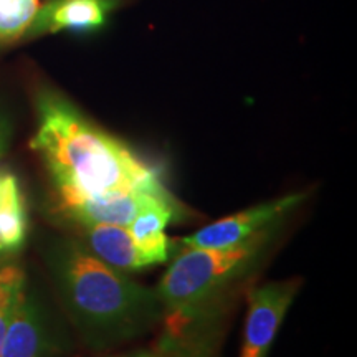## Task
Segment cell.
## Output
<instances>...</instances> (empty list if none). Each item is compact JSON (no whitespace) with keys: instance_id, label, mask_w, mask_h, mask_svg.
<instances>
[{"instance_id":"obj_1","label":"cell","mask_w":357,"mask_h":357,"mask_svg":"<svg viewBox=\"0 0 357 357\" xmlns=\"http://www.w3.org/2000/svg\"><path fill=\"white\" fill-rule=\"evenodd\" d=\"M37 116L30 147L48 169L56 204L114 192L166 189L159 174L131 147L93 124L58 93H38Z\"/></svg>"},{"instance_id":"obj_2","label":"cell","mask_w":357,"mask_h":357,"mask_svg":"<svg viewBox=\"0 0 357 357\" xmlns=\"http://www.w3.org/2000/svg\"><path fill=\"white\" fill-rule=\"evenodd\" d=\"M66 305L84 334L96 344L139 333L162 305L158 294L106 265L77 240H65L52 261Z\"/></svg>"},{"instance_id":"obj_3","label":"cell","mask_w":357,"mask_h":357,"mask_svg":"<svg viewBox=\"0 0 357 357\" xmlns=\"http://www.w3.org/2000/svg\"><path fill=\"white\" fill-rule=\"evenodd\" d=\"M276 227L227 248H189L178 255L158 287V298L172 318L190 314L213 294L243 276L266 252Z\"/></svg>"},{"instance_id":"obj_4","label":"cell","mask_w":357,"mask_h":357,"mask_svg":"<svg viewBox=\"0 0 357 357\" xmlns=\"http://www.w3.org/2000/svg\"><path fill=\"white\" fill-rule=\"evenodd\" d=\"M306 194H291L270 202L255 205L247 211L220 218V220L204 227L195 234L185 236L182 243L187 248H227L235 247L260 234L261 230L276 227L298 207Z\"/></svg>"},{"instance_id":"obj_5","label":"cell","mask_w":357,"mask_h":357,"mask_svg":"<svg viewBox=\"0 0 357 357\" xmlns=\"http://www.w3.org/2000/svg\"><path fill=\"white\" fill-rule=\"evenodd\" d=\"M298 288V281H273L250 291L240 357H266Z\"/></svg>"},{"instance_id":"obj_6","label":"cell","mask_w":357,"mask_h":357,"mask_svg":"<svg viewBox=\"0 0 357 357\" xmlns=\"http://www.w3.org/2000/svg\"><path fill=\"white\" fill-rule=\"evenodd\" d=\"M164 202H174L167 189L114 192L56 205L58 211L75 225H118L128 229L142 211Z\"/></svg>"},{"instance_id":"obj_7","label":"cell","mask_w":357,"mask_h":357,"mask_svg":"<svg viewBox=\"0 0 357 357\" xmlns=\"http://www.w3.org/2000/svg\"><path fill=\"white\" fill-rule=\"evenodd\" d=\"M113 0H47L38 7L29 35L55 33L61 30L98 29L106 22Z\"/></svg>"},{"instance_id":"obj_8","label":"cell","mask_w":357,"mask_h":357,"mask_svg":"<svg viewBox=\"0 0 357 357\" xmlns=\"http://www.w3.org/2000/svg\"><path fill=\"white\" fill-rule=\"evenodd\" d=\"M83 247L106 265L116 270L139 271L153 265L126 227L118 225H77Z\"/></svg>"},{"instance_id":"obj_9","label":"cell","mask_w":357,"mask_h":357,"mask_svg":"<svg viewBox=\"0 0 357 357\" xmlns=\"http://www.w3.org/2000/svg\"><path fill=\"white\" fill-rule=\"evenodd\" d=\"M48 349L42 314L24 287L15 300L0 357H47Z\"/></svg>"},{"instance_id":"obj_10","label":"cell","mask_w":357,"mask_h":357,"mask_svg":"<svg viewBox=\"0 0 357 357\" xmlns=\"http://www.w3.org/2000/svg\"><path fill=\"white\" fill-rule=\"evenodd\" d=\"M29 234V213L19 177L0 169V257L20 252Z\"/></svg>"},{"instance_id":"obj_11","label":"cell","mask_w":357,"mask_h":357,"mask_svg":"<svg viewBox=\"0 0 357 357\" xmlns=\"http://www.w3.org/2000/svg\"><path fill=\"white\" fill-rule=\"evenodd\" d=\"M177 202H164L142 211L128 227L141 252L153 261L164 263L169 257V240L164 229L176 217Z\"/></svg>"},{"instance_id":"obj_12","label":"cell","mask_w":357,"mask_h":357,"mask_svg":"<svg viewBox=\"0 0 357 357\" xmlns=\"http://www.w3.org/2000/svg\"><path fill=\"white\" fill-rule=\"evenodd\" d=\"M37 10L38 0H0V45L24 37Z\"/></svg>"},{"instance_id":"obj_13","label":"cell","mask_w":357,"mask_h":357,"mask_svg":"<svg viewBox=\"0 0 357 357\" xmlns=\"http://www.w3.org/2000/svg\"><path fill=\"white\" fill-rule=\"evenodd\" d=\"M24 287V270L15 263H2L0 265V349H2L3 337H6L8 323H10L15 300Z\"/></svg>"},{"instance_id":"obj_14","label":"cell","mask_w":357,"mask_h":357,"mask_svg":"<svg viewBox=\"0 0 357 357\" xmlns=\"http://www.w3.org/2000/svg\"><path fill=\"white\" fill-rule=\"evenodd\" d=\"M10 137H12V123L10 119H8V116L0 109V159H2L8 151Z\"/></svg>"},{"instance_id":"obj_15","label":"cell","mask_w":357,"mask_h":357,"mask_svg":"<svg viewBox=\"0 0 357 357\" xmlns=\"http://www.w3.org/2000/svg\"><path fill=\"white\" fill-rule=\"evenodd\" d=\"M131 357H153L151 354H146V352H139V354H134Z\"/></svg>"},{"instance_id":"obj_16","label":"cell","mask_w":357,"mask_h":357,"mask_svg":"<svg viewBox=\"0 0 357 357\" xmlns=\"http://www.w3.org/2000/svg\"><path fill=\"white\" fill-rule=\"evenodd\" d=\"M2 263H3V257H0V265H2Z\"/></svg>"}]
</instances>
